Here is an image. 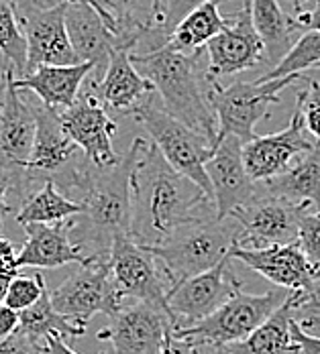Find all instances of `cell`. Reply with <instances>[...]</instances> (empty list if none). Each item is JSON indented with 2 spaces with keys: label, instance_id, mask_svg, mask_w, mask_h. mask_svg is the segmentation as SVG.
<instances>
[{
  "label": "cell",
  "instance_id": "cell-1",
  "mask_svg": "<svg viewBox=\"0 0 320 354\" xmlns=\"http://www.w3.org/2000/svg\"><path fill=\"white\" fill-rule=\"evenodd\" d=\"M143 141V137H135L112 167H98L86 159L64 189L66 196L70 194L71 200L82 204V212L68 220L71 239L94 261H108L112 243L131 236V176Z\"/></svg>",
  "mask_w": 320,
  "mask_h": 354
},
{
  "label": "cell",
  "instance_id": "cell-2",
  "mask_svg": "<svg viewBox=\"0 0 320 354\" xmlns=\"http://www.w3.org/2000/svg\"><path fill=\"white\" fill-rule=\"evenodd\" d=\"M131 202V236L141 245H159L179 224L216 210L213 198L174 169L155 142L147 141H143L133 167Z\"/></svg>",
  "mask_w": 320,
  "mask_h": 354
},
{
  "label": "cell",
  "instance_id": "cell-3",
  "mask_svg": "<svg viewBox=\"0 0 320 354\" xmlns=\"http://www.w3.org/2000/svg\"><path fill=\"white\" fill-rule=\"evenodd\" d=\"M202 53H184L163 43L149 51H131V62L151 82L163 108L214 147L218 122L208 102V77L206 68H202Z\"/></svg>",
  "mask_w": 320,
  "mask_h": 354
},
{
  "label": "cell",
  "instance_id": "cell-4",
  "mask_svg": "<svg viewBox=\"0 0 320 354\" xmlns=\"http://www.w3.org/2000/svg\"><path fill=\"white\" fill-rule=\"evenodd\" d=\"M237 243V222L216 210L198 214L179 224L159 245H147L161 261L172 287L218 265Z\"/></svg>",
  "mask_w": 320,
  "mask_h": 354
},
{
  "label": "cell",
  "instance_id": "cell-5",
  "mask_svg": "<svg viewBox=\"0 0 320 354\" xmlns=\"http://www.w3.org/2000/svg\"><path fill=\"white\" fill-rule=\"evenodd\" d=\"M129 116L149 135L174 169L190 177L213 198V187L206 176V161L214 151L213 142L159 106L155 92L145 96Z\"/></svg>",
  "mask_w": 320,
  "mask_h": 354
},
{
  "label": "cell",
  "instance_id": "cell-6",
  "mask_svg": "<svg viewBox=\"0 0 320 354\" xmlns=\"http://www.w3.org/2000/svg\"><path fill=\"white\" fill-rule=\"evenodd\" d=\"M302 77L304 73L267 82H233L229 86L208 80V102L218 122L214 145L224 137H237L243 142L255 139V124L269 114V106L282 102L280 92Z\"/></svg>",
  "mask_w": 320,
  "mask_h": 354
},
{
  "label": "cell",
  "instance_id": "cell-7",
  "mask_svg": "<svg viewBox=\"0 0 320 354\" xmlns=\"http://www.w3.org/2000/svg\"><path fill=\"white\" fill-rule=\"evenodd\" d=\"M290 293L292 289L278 287L261 295H251L241 287L208 318L186 328H174V332L196 346H229L241 342L284 304Z\"/></svg>",
  "mask_w": 320,
  "mask_h": 354
},
{
  "label": "cell",
  "instance_id": "cell-8",
  "mask_svg": "<svg viewBox=\"0 0 320 354\" xmlns=\"http://www.w3.org/2000/svg\"><path fill=\"white\" fill-rule=\"evenodd\" d=\"M310 206L296 204L276 194H269L259 181V192L247 204L229 214L237 222L239 247L261 248L287 245L298 241L300 218Z\"/></svg>",
  "mask_w": 320,
  "mask_h": 354
},
{
  "label": "cell",
  "instance_id": "cell-9",
  "mask_svg": "<svg viewBox=\"0 0 320 354\" xmlns=\"http://www.w3.org/2000/svg\"><path fill=\"white\" fill-rule=\"evenodd\" d=\"M12 4L27 37V71L37 66L80 64L66 27V0H12Z\"/></svg>",
  "mask_w": 320,
  "mask_h": 354
},
{
  "label": "cell",
  "instance_id": "cell-10",
  "mask_svg": "<svg viewBox=\"0 0 320 354\" xmlns=\"http://www.w3.org/2000/svg\"><path fill=\"white\" fill-rule=\"evenodd\" d=\"M108 267L123 299L147 301L170 314L168 293L172 283L163 271L161 261L147 245L137 243L133 236L116 239L110 247Z\"/></svg>",
  "mask_w": 320,
  "mask_h": 354
},
{
  "label": "cell",
  "instance_id": "cell-11",
  "mask_svg": "<svg viewBox=\"0 0 320 354\" xmlns=\"http://www.w3.org/2000/svg\"><path fill=\"white\" fill-rule=\"evenodd\" d=\"M49 293L53 308L80 326H88L96 314H105L108 318L114 316L125 301L112 281L108 261L80 265L75 273Z\"/></svg>",
  "mask_w": 320,
  "mask_h": 354
},
{
  "label": "cell",
  "instance_id": "cell-12",
  "mask_svg": "<svg viewBox=\"0 0 320 354\" xmlns=\"http://www.w3.org/2000/svg\"><path fill=\"white\" fill-rule=\"evenodd\" d=\"M35 141L27 163V174L33 183L51 179L64 192L86 157L66 135L60 120V110L41 104L35 106Z\"/></svg>",
  "mask_w": 320,
  "mask_h": 354
},
{
  "label": "cell",
  "instance_id": "cell-13",
  "mask_svg": "<svg viewBox=\"0 0 320 354\" xmlns=\"http://www.w3.org/2000/svg\"><path fill=\"white\" fill-rule=\"evenodd\" d=\"M204 53L206 75L218 82L265 64V47L253 25L249 0H243V6L226 17V27L206 43Z\"/></svg>",
  "mask_w": 320,
  "mask_h": 354
},
{
  "label": "cell",
  "instance_id": "cell-14",
  "mask_svg": "<svg viewBox=\"0 0 320 354\" xmlns=\"http://www.w3.org/2000/svg\"><path fill=\"white\" fill-rule=\"evenodd\" d=\"M231 254H226L213 269L198 273L168 293V306L174 328H186L216 312L243 285L231 271Z\"/></svg>",
  "mask_w": 320,
  "mask_h": 354
},
{
  "label": "cell",
  "instance_id": "cell-15",
  "mask_svg": "<svg viewBox=\"0 0 320 354\" xmlns=\"http://www.w3.org/2000/svg\"><path fill=\"white\" fill-rule=\"evenodd\" d=\"M170 328L174 324L166 310L131 299L121 304L98 338L112 346V354H159Z\"/></svg>",
  "mask_w": 320,
  "mask_h": 354
},
{
  "label": "cell",
  "instance_id": "cell-16",
  "mask_svg": "<svg viewBox=\"0 0 320 354\" xmlns=\"http://www.w3.org/2000/svg\"><path fill=\"white\" fill-rule=\"evenodd\" d=\"M60 120L66 135L80 147L92 165L112 167L121 161L112 147V139L116 135V118L90 88L82 90L71 106L60 110Z\"/></svg>",
  "mask_w": 320,
  "mask_h": 354
},
{
  "label": "cell",
  "instance_id": "cell-17",
  "mask_svg": "<svg viewBox=\"0 0 320 354\" xmlns=\"http://www.w3.org/2000/svg\"><path fill=\"white\" fill-rule=\"evenodd\" d=\"M317 141L308 137L302 110L296 104L284 131L255 137L243 145V161L255 181H267L287 171L300 157L314 149Z\"/></svg>",
  "mask_w": 320,
  "mask_h": 354
},
{
  "label": "cell",
  "instance_id": "cell-18",
  "mask_svg": "<svg viewBox=\"0 0 320 354\" xmlns=\"http://www.w3.org/2000/svg\"><path fill=\"white\" fill-rule=\"evenodd\" d=\"M231 259L241 261L251 271L259 273L267 281L292 291H314L320 273L308 261L298 241L287 245H272L261 248H245L233 245Z\"/></svg>",
  "mask_w": 320,
  "mask_h": 354
},
{
  "label": "cell",
  "instance_id": "cell-19",
  "mask_svg": "<svg viewBox=\"0 0 320 354\" xmlns=\"http://www.w3.org/2000/svg\"><path fill=\"white\" fill-rule=\"evenodd\" d=\"M243 145L245 142L237 137H224L214 145L213 157L206 161V176L218 218H226L259 192V181H255L245 167Z\"/></svg>",
  "mask_w": 320,
  "mask_h": 354
},
{
  "label": "cell",
  "instance_id": "cell-20",
  "mask_svg": "<svg viewBox=\"0 0 320 354\" xmlns=\"http://www.w3.org/2000/svg\"><path fill=\"white\" fill-rule=\"evenodd\" d=\"M88 88L94 92V96L105 104V108L114 118L129 116L131 110L137 106L145 96L155 92L151 82L143 77L141 71L131 62V49L127 47L114 49L103 77L96 82L90 80Z\"/></svg>",
  "mask_w": 320,
  "mask_h": 354
},
{
  "label": "cell",
  "instance_id": "cell-21",
  "mask_svg": "<svg viewBox=\"0 0 320 354\" xmlns=\"http://www.w3.org/2000/svg\"><path fill=\"white\" fill-rule=\"evenodd\" d=\"M25 228V243L19 248V267H35V269H60L71 263L90 265L94 259L86 257L84 250L78 247L71 239L70 222H55V224H41L31 222L23 224Z\"/></svg>",
  "mask_w": 320,
  "mask_h": 354
},
{
  "label": "cell",
  "instance_id": "cell-22",
  "mask_svg": "<svg viewBox=\"0 0 320 354\" xmlns=\"http://www.w3.org/2000/svg\"><path fill=\"white\" fill-rule=\"evenodd\" d=\"M15 70H8L6 96L0 110V163L25 167L35 141V106L23 98V90L15 86Z\"/></svg>",
  "mask_w": 320,
  "mask_h": 354
},
{
  "label": "cell",
  "instance_id": "cell-23",
  "mask_svg": "<svg viewBox=\"0 0 320 354\" xmlns=\"http://www.w3.org/2000/svg\"><path fill=\"white\" fill-rule=\"evenodd\" d=\"M66 27L78 59L94 64V73L90 80H100L107 71L110 55L118 45L116 35L100 17V12L84 2L66 4Z\"/></svg>",
  "mask_w": 320,
  "mask_h": 354
},
{
  "label": "cell",
  "instance_id": "cell-24",
  "mask_svg": "<svg viewBox=\"0 0 320 354\" xmlns=\"http://www.w3.org/2000/svg\"><path fill=\"white\" fill-rule=\"evenodd\" d=\"M94 73V64L80 62L71 66H37L23 75H15L19 90L33 92L41 104L64 110L75 102L84 82Z\"/></svg>",
  "mask_w": 320,
  "mask_h": 354
},
{
  "label": "cell",
  "instance_id": "cell-25",
  "mask_svg": "<svg viewBox=\"0 0 320 354\" xmlns=\"http://www.w3.org/2000/svg\"><path fill=\"white\" fill-rule=\"evenodd\" d=\"M100 4L110 12L116 27V47H127L139 51L155 49L163 45L157 35L159 0H100Z\"/></svg>",
  "mask_w": 320,
  "mask_h": 354
},
{
  "label": "cell",
  "instance_id": "cell-26",
  "mask_svg": "<svg viewBox=\"0 0 320 354\" xmlns=\"http://www.w3.org/2000/svg\"><path fill=\"white\" fill-rule=\"evenodd\" d=\"M300 291H292L284 304L265 319L251 336L224 346L229 354H300L292 338V306Z\"/></svg>",
  "mask_w": 320,
  "mask_h": 354
},
{
  "label": "cell",
  "instance_id": "cell-27",
  "mask_svg": "<svg viewBox=\"0 0 320 354\" xmlns=\"http://www.w3.org/2000/svg\"><path fill=\"white\" fill-rule=\"evenodd\" d=\"M261 183L269 194L320 210V142L300 157L287 171Z\"/></svg>",
  "mask_w": 320,
  "mask_h": 354
},
{
  "label": "cell",
  "instance_id": "cell-28",
  "mask_svg": "<svg viewBox=\"0 0 320 354\" xmlns=\"http://www.w3.org/2000/svg\"><path fill=\"white\" fill-rule=\"evenodd\" d=\"M249 4L253 25L265 47V64L272 70L294 45L292 37L298 29L280 0H249Z\"/></svg>",
  "mask_w": 320,
  "mask_h": 354
},
{
  "label": "cell",
  "instance_id": "cell-29",
  "mask_svg": "<svg viewBox=\"0 0 320 354\" xmlns=\"http://www.w3.org/2000/svg\"><path fill=\"white\" fill-rule=\"evenodd\" d=\"M220 0L206 2L188 12L168 37V45L184 53H200L206 43L226 27V19L218 10Z\"/></svg>",
  "mask_w": 320,
  "mask_h": 354
},
{
  "label": "cell",
  "instance_id": "cell-30",
  "mask_svg": "<svg viewBox=\"0 0 320 354\" xmlns=\"http://www.w3.org/2000/svg\"><path fill=\"white\" fill-rule=\"evenodd\" d=\"M51 289L45 287L43 295L35 304L23 312H19V330L31 336L37 342H43L49 336H62V338H80L86 334V326H80L60 314L51 304Z\"/></svg>",
  "mask_w": 320,
  "mask_h": 354
},
{
  "label": "cell",
  "instance_id": "cell-31",
  "mask_svg": "<svg viewBox=\"0 0 320 354\" xmlns=\"http://www.w3.org/2000/svg\"><path fill=\"white\" fill-rule=\"evenodd\" d=\"M82 212V204L71 200L66 196L55 181L47 179L41 183L37 192H31L25 200L21 210L17 212V222L31 224V222H41V224H55V222H66L73 216Z\"/></svg>",
  "mask_w": 320,
  "mask_h": 354
},
{
  "label": "cell",
  "instance_id": "cell-32",
  "mask_svg": "<svg viewBox=\"0 0 320 354\" xmlns=\"http://www.w3.org/2000/svg\"><path fill=\"white\" fill-rule=\"evenodd\" d=\"M0 51L17 75L27 71L29 47L12 0H0Z\"/></svg>",
  "mask_w": 320,
  "mask_h": 354
},
{
  "label": "cell",
  "instance_id": "cell-33",
  "mask_svg": "<svg viewBox=\"0 0 320 354\" xmlns=\"http://www.w3.org/2000/svg\"><path fill=\"white\" fill-rule=\"evenodd\" d=\"M320 62V31H304L302 37L290 47L284 57L263 75L257 77V82L278 80L287 75H302L304 70H312Z\"/></svg>",
  "mask_w": 320,
  "mask_h": 354
},
{
  "label": "cell",
  "instance_id": "cell-34",
  "mask_svg": "<svg viewBox=\"0 0 320 354\" xmlns=\"http://www.w3.org/2000/svg\"><path fill=\"white\" fill-rule=\"evenodd\" d=\"M45 287H47V283H45L43 275H39V273H35V275H17L8 285L4 304L17 312H23V310L31 308L43 295Z\"/></svg>",
  "mask_w": 320,
  "mask_h": 354
},
{
  "label": "cell",
  "instance_id": "cell-35",
  "mask_svg": "<svg viewBox=\"0 0 320 354\" xmlns=\"http://www.w3.org/2000/svg\"><path fill=\"white\" fill-rule=\"evenodd\" d=\"M31 177L27 174L25 167H15V165H6L0 163V228L4 224V216L12 212L10 202H8V194L17 192L21 200H25L31 192Z\"/></svg>",
  "mask_w": 320,
  "mask_h": 354
},
{
  "label": "cell",
  "instance_id": "cell-36",
  "mask_svg": "<svg viewBox=\"0 0 320 354\" xmlns=\"http://www.w3.org/2000/svg\"><path fill=\"white\" fill-rule=\"evenodd\" d=\"M292 322L308 336L320 338V295L317 291H300L292 306Z\"/></svg>",
  "mask_w": 320,
  "mask_h": 354
},
{
  "label": "cell",
  "instance_id": "cell-37",
  "mask_svg": "<svg viewBox=\"0 0 320 354\" xmlns=\"http://www.w3.org/2000/svg\"><path fill=\"white\" fill-rule=\"evenodd\" d=\"M304 82H306V88L296 92V104L302 110L308 135L320 142V82L306 75H304Z\"/></svg>",
  "mask_w": 320,
  "mask_h": 354
},
{
  "label": "cell",
  "instance_id": "cell-38",
  "mask_svg": "<svg viewBox=\"0 0 320 354\" xmlns=\"http://www.w3.org/2000/svg\"><path fill=\"white\" fill-rule=\"evenodd\" d=\"M213 2V0H159V19H157V35L163 43H168V37L174 31L179 21L192 12L194 8ZM222 2V0H220Z\"/></svg>",
  "mask_w": 320,
  "mask_h": 354
},
{
  "label": "cell",
  "instance_id": "cell-39",
  "mask_svg": "<svg viewBox=\"0 0 320 354\" xmlns=\"http://www.w3.org/2000/svg\"><path fill=\"white\" fill-rule=\"evenodd\" d=\"M298 243L320 273V210L310 212V208L302 214L300 228H298Z\"/></svg>",
  "mask_w": 320,
  "mask_h": 354
},
{
  "label": "cell",
  "instance_id": "cell-40",
  "mask_svg": "<svg viewBox=\"0 0 320 354\" xmlns=\"http://www.w3.org/2000/svg\"><path fill=\"white\" fill-rule=\"evenodd\" d=\"M0 354H47V348L17 328L10 336L0 340Z\"/></svg>",
  "mask_w": 320,
  "mask_h": 354
},
{
  "label": "cell",
  "instance_id": "cell-41",
  "mask_svg": "<svg viewBox=\"0 0 320 354\" xmlns=\"http://www.w3.org/2000/svg\"><path fill=\"white\" fill-rule=\"evenodd\" d=\"M198 353H200V348H198L192 340L178 336V334L174 332V328H170V332L166 334L163 346H161V351H159V354H198Z\"/></svg>",
  "mask_w": 320,
  "mask_h": 354
},
{
  "label": "cell",
  "instance_id": "cell-42",
  "mask_svg": "<svg viewBox=\"0 0 320 354\" xmlns=\"http://www.w3.org/2000/svg\"><path fill=\"white\" fill-rule=\"evenodd\" d=\"M292 19L298 31H320V0H314V6L296 12Z\"/></svg>",
  "mask_w": 320,
  "mask_h": 354
},
{
  "label": "cell",
  "instance_id": "cell-43",
  "mask_svg": "<svg viewBox=\"0 0 320 354\" xmlns=\"http://www.w3.org/2000/svg\"><path fill=\"white\" fill-rule=\"evenodd\" d=\"M19 252L12 241H8L6 236H0V269L2 271H12L19 273V261H17Z\"/></svg>",
  "mask_w": 320,
  "mask_h": 354
},
{
  "label": "cell",
  "instance_id": "cell-44",
  "mask_svg": "<svg viewBox=\"0 0 320 354\" xmlns=\"http://www.w3.org/2000/svg\"><path fill=\"white\" fill-rule=\"evenodd\" d=\"M292 338L298 342L300 354H320V338L308 336V334L302 332L294 322H292Z\"/></svg>",
  "mask_w": 320,
  "mask_h": 354
},
{
  "label": "cell",
  "instance_id": "cell-45",
  "mask_svg": "<svg viewBox=\"0 0 320 354\" xmlns=\"http://www.w3.org/2000/svg\"><path fill=\"white\" fill-rule=\"evenodd\" d=\"M17 328H19V312L2 304L0 306V340L10 336Z\"/></svg>",
  "mask_w": 320,
  "mask_h": 354
},
{
  "label": "cell",
  "instance_id": "cell-46",
  "mask_svg": "<svg viewBox=\"0 0 320 354\" xmlns=\"http://www.w3.org/2000/svg\"><path fill=\"white\" fill-rule=\"evenodd\" d=\"M45 348H47V354H78L62 336H49L45 340Z\"/></svg>",
  "mask_w": 320,
  "mask_h": 354
},
{
  "label": "cell",
  "instance_id": "cell-47",
  "mask_svg": "<svg viewBox=\"0 0 320 354\" xmlns=\"http://www.w3.org/2000/svg\"><path fill=\"white\" fill-rule=\"evenodd\" d=\"M66 2H84V4H90V6H94V8H96V10L100 12V17H103V19L107 21V25H108V27H110V29H112V33L116 35V27H114V19L110 17V12H108L107 8H105V6L100 4V0H66Z\"/></svg>",
  "mask_w": 320,
  "mask_h": 354
},
{
  "label": "cell",
  "instance_id": "cell-48",
  "mask_svg": "<svg viewBox=\"0 0 320 354\" xmlns=\"http://www.w3.org/2000/svg\"><path fill=\"white\" fill-rule=\"evenodd\" d=\"M17 275H19V273L2 271V269H0V306L4 304V299H6V291H8V285H10V281H12Z\"/></svg>",
  "mask_w": 320,
  "mask_h": 354
},
{
  "label": "cell",
  "instance_id": "cell-49",
  "mask_svg": "<svg viewBox=\"0 0 320 354\" xmlns=\"http://www.w3.org/2000/svg\"><path fill=\"white\" fill-rule=\"evenodd\" d=\"M280 2H282V6H284L285 10L294 17L296 12L304 10V4H308L310 0H280Z\"/></svg>",
  "mask_w": 320,
  "mask_h": 354
},
{
  "label": "cell",
  "instance_id": "cell-50",
  "mask_svg": "<svg viewBox=\"0 0 320 354\" xmlns=\"http://www.w3.org/2000/svg\"><path fill=\"white\" fill-rule=\"evenodd\" d=\"M6 82H8V70L0 71V110L4 104V96H6Z\"/></svg>",
  "mask_w": 320,
  "mask_h": 354
},
{
  "label": "cell",
  "instance_id": "cell-51",
  "mask_svg": "<svg viewBox=\"0 0 320 354\" xmlns=\"http://www.w3.org/2000/svg\"><path fill=\"white\" fill-rule=\"evenodd\" d=\"M200 353L198 354H229L224 346H198Z\"/></svg>",
  "mask_w": 320,
  "mask_h": 354
},
{
  "label": "cell",
  "instance_id": "cell-52",
  "mask_svg": "<svg viewBox=\"0 0 320 354\" xmlns=\"http://www.w3.org/2000/svg\"><path fill=\"white\" fill-rule=\"evenodd\" d=\"M6 70H12V68L8 66L6 57H4V55H2V51H0V71H6Z\"/></svg>",
  "mask_w": 320,
  "mask_h": 354
},
{
  "label": "cell",
  "instance_id": "cell-53",
  "mask_svg": "<svg viewBox=\"0 0 320 354\" xmlns=\"http://www.w3.org/2000/svg\"><path fill=\"white\" fill-rule=\"evenodd\" d=\"M314 291H317V293L320 295V285H317V287H314Z\"/></svg>",
  "mask_w": 320,
  "mask_h": 354
},
{
  "label": "cell",
  "instance_id": "cell-54",
  "mask_svg": "<svg viewBox=\"0 0 320 354\" xmlns=\"http://www.w3.org/2000/svg\"><path fill=\"white\" fill-rule=\"evenodd\" d=\"M312 70H320V62L317 64V66H314V68H312Z\"/></svg>",
  "mask_w": 320,
  "mask_h": 354
}]
</instances>
